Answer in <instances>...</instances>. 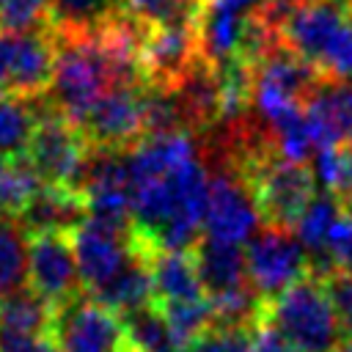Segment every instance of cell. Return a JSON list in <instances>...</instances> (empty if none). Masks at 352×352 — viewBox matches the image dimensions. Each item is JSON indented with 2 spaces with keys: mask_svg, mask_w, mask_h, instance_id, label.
I'll list each match as a JSON object with an SVG mask.
<instances>
[{
  "mask_svg": "<svg viewBox=\"0 0 352 352\" xmlns=\"http://www.w3.org/2000/svg\"><path fill=\"white\" fill-rule=\"evenodd\" d=\"M236 170L250 187L258 214L267 226L294 228L297 217L316 195L314 170H308L305 162H292L280 157L270 146V140L242 146Z\"/></svg>",
  "mask_w": 352,
  "mask_h": 352,
  "instance_id": "cell-1",
  "label": "cell"
},
{
  "mask_svg": "<svg viewBox=\"0 0 352 352\" xmlns=\"http://www.w3.org/2000/svg\"><path fill=\"white\" fill-rule=\"evenodd\" d=\"M261 316L270 319L297 352H336L341 344V322L327 283L319 275H308L264 302Z\"/></svg>",
  "mask_w": 352,
  "mask_h": 352,
  "instance_id": "cell-2",
  "label": "cell"
},
{
  "mask_svg": "<svg viewBox=\"0 0 352 352\" xmlns=\"http://www.w3.org/2000/svg\"><path fill=\"white\" fill-rule=\"evenodd\" d=\"M245 270L250 289L270 302L297 280L308 278V250L292 228L267 226L245 245Z\"/></svg>",
  "mask_w": 352,
  "mask_h": 352,
  "instance_id": "cell-3",
  "label": "cell"
},
{
  "mask_svg": "<svg viewBox=\"0 0 352 352\" xmlns=\"http://www.w3.org/2000/svg\"><path fill=\"white\" fill-rule=\"evenodd\" d=\"M25 157L44 184L77 187L91 157V143L77 124L52 107H41V118Z\"/></svg>",
  "mask_w": 352,
  "mask_h": 352,
  "instance_id": "cell-4",
  "label": "cell"
},
{
  "mask_svg": "<svg viewBox=\"0 0 352 352\" xmlns=\"http://www.w3.org/2000/svg\"><path fill=\"white\" fill-rule=\"evenodd\" d=\"M58 55L52 28L0 30V77L6 94L38 99L50 91Z\"/></svg>",
  "mask_w": 352,
  "mask_h": 352,
  "instance_id": "cell-5",
  "label": "cell"
},
{
  "mask_svg": "<svg viewBox=\"0 0 352 352\" xmlns=\"http://www.w3.org/2000/svg\"><path fill=\"white\" fill-rule=\"evenodd\" d=\"M50 336L58 352H126L124 319L91 294L55 305Z\"/></svg>",
  "mask_w": 352,
  "mask_h": 352,
  "instance_id": "cell-6",
  "label": "cell"
},
{
  "mask_svg": "<svg viewBox=\"0 0 352 352\" xmlns=\"http://www.w3.org/2000/svg\"><path fill=\"white\" fill-rule=\"evenodd\" d=\"M198 19L146 28L140 41V72L151 88L179 85L201 63Z\"/></svg>",
  "mask_w": 352,
  "mask_h": 352,
  "instance_id": "cell-7",
  "label": "cell"
},
{
  "mask_svg": "<svg viewBox=\"0 0 352 352\" xmlns=\"http://www.w3.org/2000/svg\"><path fill=\"white\" fill-rule=\"evenodd\" d=\"M258 206L239 170H214L209 176V195L204 212L206 236L231 245H248V239L258 231Z\"/></svg>",
  "mask_w": 352,
  "mask_h": 352,
  "instance_id": "cell-8",
  "label": "cell"
},
{
  "mask_svg": "<svg viewBox=\"0 0 352 352\" xmlns=\"http://www.w3.org/2000/svg\"><path fill=\"white\" fill-rule=\"evenodd\" d=\"M143 94L146 85H113L80 124L94 148L126 151L143 135Z\"/></svg>",
  "mask_w": 352,
  "mask_h": 352,
  "instance_id": "cell-9",
  "label": "cell"
},
{
  "mask_svg": "<svg viewBox=\"0 0 352 352\" xmlns=\"http://www.w3.org/2000/svg\"><path fill=\"white\" fill-rule=\"evenodd\" d=\"M28 286L52 308L72 300L80 289L72 234L41 231L28 234Z\"/></svg>",
  "mask_w": 352,
  "mask_h": 352,
  "instance_id": "cell-10",
  "label": "cell"
},
{
  "mask_svg": "<svg viewBox=\"0 0 352 352\" xmlns=\"http://www.w3.org/2000/svg\"><path fill=\"white\" fill-rule=\"evenodd\" d=\"M72 245H74L80 286L88 294L102 292L135 256L129 231L107 228L91 217H85L72 231Z\"/></svg>",
  "mask_w": 352,
  "mask_h": 352,
  "instance_id": "cell-11",
  "label": "cell"
},
{
  "mask_svg": "<svg viewBox=\"0 0 352 352\" xmlns=\"http://www.w3.org/2000/svg\"><path fill=\"white\" fill-rule=\"evenodd\" d=\"M140 248L146 250V261L151 272L154 305H176V302H192L206 297L192 250H148L146 245Z\"/></svg>",
  "mask_w": 352,
  "mask_h": 352,
  "instance_id": "cell-12",
  "label": "cell"
},
{
  "mask_svg": "<svg viewBox=\"0 0 352 352\" xmlns=\"http://www.w3.org/2000/svg\"><path fill=\"white\" fill-rule=\"evenodd\" d=\"M85 198L77 187L66 184H41L28 206L19 212L25 234L41 231H66L72 234L85 220Z\"/></svg>",
  "mask_w": 352,
  "mask_h": 352,
  "instance_id": "cell-13",
  "label": "cell"
},
{
  "mask_svg": "<svg viewBox=\"0 0 352 352\" xmlns=\"http://www.w3.org/2000/svg\"><path fill=\"white\" fill-rule=\"evenodd\" d=\"M305 116L322 148L352 138V82L322 80L305 102Z\"/></svg>",
  "mask_w": 352,
  "mask_h": 352,
  "instance_id": "cell-14",
  "label": "cell"
},
{
  "mask_svg": "<svg viewBox=\"0 0 352 352\" xmlns=\"http://www.w3.org/2000/svg\"><path fill=\"white\" fill-rule=\"evenodd\" d=\"M195 267L201 275V283L206 289V297H223L248 289V270H245V250L242 245L220 242L206 236L192 250Z\"/></svg>",
  "mask_w": 352,
  "mask_h": 352,
  "instance_id": "cell-15",
  "label": "cell"
},
{
  "mask_svg": "<svg viewBox=\"0 0 352 352\" xmlns=\"http://www.w3.org/2000/svg\"><path fill=\"white\" fill-rule=\"evenodd\" d=\"M121 319L129 352H187V346L173 336L165 314L154 302L132 314H124Z\"/></svg>",
  "mask_w": 352,
  "mask_h": 352,
  "instance_id": "cell-16",
  "label": "cell"
},
{
  "mask_svg": "<svg viewBox=\"0 0 352 352\" xmlns=\"http://www.w3.org/2000/svg\"><path fill=\"white\" fill-rule=\"evenodd\" d=\"M55 308L38 297L30 286L16 289L0 297V330L28 333V336H50Z\"/></svg>",
  "mask_w": 352,
  "mask_h": 352,
  "instance_id": "cell-17",
  "label": "cell"
},
{
  "mask_svg": "<svg viewBox=\"0 0 352 352\" xmlns=\"http://www.w3.org/2000/svg\"><path fill=\"white\" fill-rule=\"evenodd\" d=\"M38 118H41V107H33L30 99L16 94H3L0 96V154L6 157L28 154Z\"/></svg>",
  "mask_w": 352,
  "mask_h": 352,
  "instance_id": "cell-18",
  "label": "cell"
},
{
  "mask_svg": "<svg viewBox=\"0 0 352 352\" xmlns=\"http://www.w3.org/2000/svg\"><path fill=\"white\" fill-rule=\"evenodd\" d=\"M124 0H50L52 30L58 36L91 33L118 16V6Z\"/></svg>",
  "mask_w": 352,
  "mask_h": 352,
  "instance_id": "cell-19",
  "label": "cell"
},
{
  "mask_svg": "<svg viewBox=\"0 0 352 352\" xmlns=\"http://www.w3.org/2000/svg\"><path fill=\"white\" fill-rule=\"evenodd\" d=\"M344 214V206L336 195L330 192H316L308 206L302 209V214L294 223V236L302 242V248L308 250V256H322L327 236L333 231V226L338 223V217Z\"/></svg>",
  "mask_w": 352,
  "mask_h": 352,
  "instance_id": "cell-20",
  "label": "cell"
},
{
  "mask_svg": "<svg viewBox=\"0 0 352 352\" xmlns=\"http://www.w3.org/2000/svg\"><path fill=\"white\" fill-rule=\"evenodd\" d=\"M44 182L28 162V157L0 154V217H19L28 201Z\"/></svg>",
  "mask_w": 352,
  "mask_h": 352,
  "instance_id": "cell-21",
  "label": "cell"
},
{
  "mask_svg": "<svg viewBox=\"0 0 352 352\" xmlns=\"http://www.w3.org/2000/svg\"><path fill=\"white\" fill-rule=\"evenodd\" d=\"M25 278H28V234L11 217H0V297L22 289Z\"/></svg>",
  "mask_w": 352,
  "mask_h": 352,
  "instance_id": "cell-22",
  "label": "cell"
},
{
  "mask_svg": "<svg viewBox=\"0 0 352 352\" xmlns=\"http://www.w3.org/2000/svg\"><path fill=\"white\" fill-rule=\"evenodd\" d=\"M206 0H124V14L140 28H160L173 22H195Z\"/></svg>",
  "mask_w": 352,
  "mask_h": 352,
  "instance_id": "cell-23",
  "label": "cell"
},
{
  "mask_svg": "<svg viewBox=\"0 0 352 352\" xmlns=\"http://www.w3.org/2000/svg\"><path fill=\"white\" fill-rule=\"evenodd\" d=\"M314 176L324 187V192L338 201H352V148L330 146L314 157Z\"/></svg>",
  "mask_w": 352,
  "mask_h": 352,
  "instance_id": "cell-24",
  "label": "cell"
},
{
  "mask_svg": "<svg viewBox=\"0 0 352 352\" xmlns=\"http://www.w3.org/2000/svg\"><path fill=\"white\" fill-rule=\"evenodd\" d=\"M316 270H319L316 272L319 278H330L333 272L352 275V214H346V209L333 226L324 253L316 258Z\"/></svg>",
  "mask_w": 352,
  "mask_h": 352,
  "instance_id": "cell-25",
  "label": "cell"
},
{
  "mask_svg": "<svg viewBox=\"0 0 352 352\" xmlns=\"http://www.w3.org/2000/svg\"><path fill=\"white\" fill-rule=\"evenodd\" d=\"M52 28L50 0H0V30Z\"/></svg>",
  "mask_w": 352,
  "mask_h": 352,
  "instance_id": "cell-26",
  "label": "cell"
},
{
  "mask_svg": "<svg viewBox=\"0 0 352 352\" xmlns=\"http://www.w3.org/2000/svg\"><path fill=\"white\" fill-rule=\"evenodd\" d=\"M187 352H250L248 327H223L212 324L204 336H198Z\"/></svg>",
  "mask_w": 352,
  "mask_h": 352,
  "instance_id": "cell-27",
  "label": "cell"
},
{
  "mask_svg": "<svg viewBox=\"0 0 352 352\" xmlns=\"http://www.w3.org/2000/svg\"><path fill=\"white\" fill-rule=\"evenodd\" d=\"M248 341H250V352H297V346L264 316H258L253 322Z\"/></svg>",
  "mask_w": 352,
  "mask_h": 352,
  "instance_id": "cell-28",
  "label": "cell"
},
{
  "mask_svg": "<svg viewBox=\"0 0 352 352\" xmlns=\"http://www.w3.org/2000/svg\"><path fill=\"white\" fill-rule=\"evenodd\" d=\"M324 283H327L330 300H333V305H336L341 330H344L346 336H352V275H346V272H333L330 278H324Z\"/></svg>",
  "mask_w": 352,
  "mask_h": 352,
  "instance_id": "cell-29",
  "label": "cell"
},
{
  "mask_svg": "<svg viewBox=\"0 0 352 352\" xmlns=\"http://www.w3.org/2000/svg\"><path fill=\"white\" fill-rule=\"evenodd\" d=\"M0 352H58L52 336H28L14 330H0Z\"/></svg>",
  "mask_w": 352,
  "mask_h": 352,
  "instance_id": "cell-30",
  "label": "cell"
},
{
  "mask_svg": "<svg viewBox=\"0 0 352 352\" xmlns=\"http://www.w3.org/2000/svg\"><path fill=\"white\" fill-rule=\"evenodd\" d=\"M336 352H352V336H346V338L336 346Z\"/></svg>",
  "mask_w": 352,
  "mask_h": 352,
  "instance_id": "cell-31",
  "label": "cell"
},
{
  "mask_svg": "<svg viewBox=\"0 0 352 352\" xmlns=\"http://www.w3.org/2000/svg\"><path fill=\"white\" fill-rule=\"evenodd\" d=\"M344 6H346V11H349V16H352V0H341Z\"/></svg>",
  "mask_w": 352,
  "mask_h": 352,
  "instance_id": "cell-32",
  "label": "cell"
},
{
  "mask_svg": "<svg viewBox=\"0 0 352 352\" xmlns=\"http://www.w3.org/2000/svg\"><path fill=\"white\" fill-rule=\"evenodd\" d=\"M344 209H346V214H352V201H349V204H344Z\"/></svg>",
  "mask_w": 352,
  "mask_h": 352,
  "instance_id": "cell-33",
  "label": "cell"
},
{
  "mask_svg": "<svg viewBox=\"0 0 352 352\" xmlns=\"http://www.w3.org/2000/svg\"><path fill=\"white\" fill-rule=\"evenodd\" d=\"M3 91H6V88H3V77H0V96H3Z\"/></svg>",
  "mask_w": 352,
  "mask_h": 352,
  "instance_id": "cell-34",
  "label": "cell"
},
{
  "mask_svg": "<svg viewBox=\"0 0 352 352\" xmlns=\"http://www.w3.org/2000/svg\"><path fill=\"white\" fill-rule=\"evenodd\" d=\"M349 143H352V138H349Z\"/></svg>",
  "mask_w": 352,
  "mask_h": 352,
  "instance_id": "cell-35",
  "label": "cell"
},
{
  "mask_svg": "<svg viewBox=\"0 0 352 352\" xmlns=\"http://www.w3.org/2000/svg\"><path fill=\"white\" fill-rule=\"evenodd\" d=\"M126 352H129V346H126Z\"/></svg>",
  "mask_w": 352,
  "mask_h": 352,
  "instance_id": "cell-36",
  "label": "cell"
}]
</instances>
